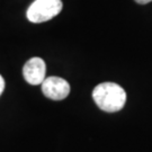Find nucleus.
Listing matches in <instances>:
<instances>
[{"mask_svg":"<svg viewBox=\"0 0 152 152\" xmlns=\"http://www.w3.org/2000/svg\"><path fill=\"white\" fill-rule=\"evenodd\" d=\"M137 4H140V5H145V4H149V2H151L152 0H135Z\"/></svg>","mask_w":152,"mask_h":152,"instance_id":"423d86ee","label":"nucleus"},{"mask_svg":"<svg viewBox=\"0 0 152 152\" xmlns=\"http://www.w3.org/2000/svg\"><path fill=\"white\" fill-rule=\"evenodd\" d=\"M92 98L102 110L115 113L124 107L126 103V92L117 83L103 82L92 90Z\"/></svg>","mask_w":152,"mask_h":152,"instance_id":"f257e3e1","label":"nucleus"},{"mask_svg":"<svg viewBox=\"0 0 152 152\" xmlns=\"http://www.w3.org/2000/svg\"><path fill=\"white\" fill-rule=\"evenodd\" d=\"M42 91L50 99L62 100L69 96L70 85L60 77H48L42 82Z\"/></svg>","mask_w":152,"mask_h":152,"instance_id":"7ed1b4c3","label":"nucleus"},{"mask_svg":"<svg viewBox=\"0 0 152 152\" xmlns=\"http://www.w3.org/2000/svg\"><path fill=\"white\" fill-rule=\"evenodd\" d=\"M62 6L61 0H35L27 9L26 16L35 24L48 22L60 14Z\"/></svg>","mask_w":152,"mask_h":152,"instance_id":"f03ea898","label":"nucleus"},{"mask_svg":"<svg viewBox=\"0 0 152 152\" xmlns=\"http://www.w3.org/2000/svg\"><path fill=\"white\" fill-rule=\"evenodd\" d=\"M4 89H5V80H4V78H2V77L0 76V95L2 94Z\"/></svg>","mask_w":152,"mask_h":152,"instance_id":"39448f33","label":"nucleus"},{"mask_svg":"<svg viewBox=\"0 0 152 152\" xmlns=\"http://www.w3.org/2000/svg\"><path fill=\"white\" fill-rule=\"evenodd\" d=\"M46 65L41 58H32L25 63L23 68V75L25 80L33 86L42 85L45 79Z\"/></svg>","mask_w":152,"mask_h":152,"instance_id":"20e7f679","label":"nucleus"}]
</instances>
